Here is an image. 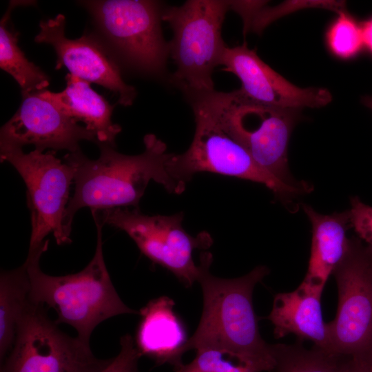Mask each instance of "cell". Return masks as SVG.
Returning <instances> with one entry per match:
<instances>
[{
  "instance_id": "30bf717a",
  "label": "cell",
  "mask_w": 372,
  "mask_h": 372,
  "mask_svg": "<svg viewBox=\"0 0 372 372\" xmlns=\"http://www.w3.org/2000/svg\"><path fill=\"white\" fill-rule=\"evenodd\" d=\"M109 360L96 358L90 344L65 333L44 305L31 301L1 372H96Z\"/></svg>"
},
{
  "instance_id": "d6986e66",
  "label": "cell",
  "mask_w": 372,
  "mask_h": 372,
  "mask_svg": "<svg viewBox=\"0 0 372 372\" xmlns=\"http://www.w3.org/2000/svg\"><path fill=\"white\" fill-rule=\"evenodd\" d=\"M26 267L1 271L0 276V358L11 351L20 323L31 302Z\"/></svg>"
},
{
  "instance_id": "5b68a950",
  "label": "cell",
  "mask_w": 372,
  "mask_h": 372,
  "mask_svg": "<svg viewBox=\"0 0 372 372\" xmlns=\"http://www.w3.org/2000/svg\"><path fill=\"white\" fill-rule=\"evenodd\" d=\"M229 10V1L189 0L163 10L162 21L173 32V81L189 99L215 90L213 72L227 48L221 31Z\"/></svg>"
},
{
  "instance_id": "83f0119b",
  "label": "cell",
  "mask_w": 372,
  "mask_h": 372,
  "mask_svg": "<svg viewBox=\"0 0 372 372\" xmlns=\"http://www.w3.org/2000/svg\"><path fill=\"white\" fill-rule=\"evenodd\" d=\"M362 103L372 110V96H366L362 99Z\"/></svg>"
},
{
  "instance_id": "9c48e42d",
  "label": "cell",
  "mask_w": 372,
  "mask_h": 372,
  "mask_svg": "<svg viewBox=\"0 0 372 372\" xmlns=\"http://www.w3.org/2000/svg\"><path fill=\"white\" fill-rule=\"evenodd\" d=\"M81 3L129 64L146 74H163L169 54V43L163 35V9L158 2L103 0Z\"/></svg>"
},
{
  "instance_id": "d4e9b609",
  "label": "cell",
  "mask_w": 372,
  "mask_h": 372,
  "mask_svg": "<svg viewBox=\"0 0 372 372\" xmlns=\"http://www.w3.org/2000/svg\"><path fill=\"white\" fill-rule=\"evenodd\" d=\"M351 227L359 239L372 249V207L364 203L359 197L351 198L349 210Z\"/></svg>"
},
{
  "instance_id": "8fae6325",
  "label": "cell",
  "mask_w": 372,
  "mask_h": 372,
  "mask_svg": "<svg viewBox=\"0 0 372 372\" xmlns=\"http://www.w3.org/2000/svg\"><path fill=\"white\" fill-rule=\"evenodd\" d=\"M338 304L327 323L330 352L337 356L369 352L372 348V249L350 238L347 253L335 269Z\"/></svg>"
},
{
  "instance_id": "44dd1931",
  "label": "cell",
  "mask_w": 372,
  "mask_h": 372,
  "mask_svg": "<svg viewBox=\"0 0 372 372\" xmlns=\"http://www.w3.org/2000/svg\"><path fill=\"white\" fill-rule=\"evenodd\" d=\"M273 372H338L340 356L318 347L308 349L302 342L272 344Z\"/></svg>"
},
{
  "instance_id": "3957f363",
  "label": "cell",
  "mask_w": 372,
  "mask_h": 372,
  "mask_svg": "<svg viewBox=\"0 0 372 372\" xmlns=\"http://www.w3.org/2000/svg\"><path fill=\"white\" fill-rule=\"evenodd\" d=\"M92 215L96 227V247L92 260L83 270L62 276L43 273L39 260L49 240L28 252L24 262L30 283V300L54 309L57 315L55 322L72 326L77 337L88 344L94 328L103 321L118 315L138 313L121 300L112 282L103 252L104 225L96 214Z\"/></svg>"
},
{
  "instance_id": "f1b7e54d",
  "label": "cell",
  "mask_w": 372,
  "mask_h": 372,
  "mask_svg": "<svg viewBox=\"0 0 372 372\" xmlns=\"http://www.w3.org/2000/svg\"><path fill=\"white\" fill-rule=\"evenodd\" d=\"M370 372H372V348L370 350Z\"/></svg>"
},
{
  "instance_id": "7c38bea8",
  "label": "cell",
  "mask_w": 372,
  "mask_h": 372,
  "mask_svg": "<svg viewBox=\"0 0 372 372\" xmlns=\"http://www.w3.org/2000/svg\"><path fill=\"white\" fill-rule=\"evenodd\" d=\"M22 94V102L13 116L0 131V144L22 147L33 145L34 149H81L83 140L98 144L95 134L62 112L42 90Z\"/></svg>"
},
{
  "instance_id": "cb8c5ba5",
  "label": "cell",
  "mask_w": 372,
  "mask_h": 372,
  "mask_svg": "<svg viewBox=\"0 0 372 372\" xmlns=\"http://www.w3.org/2000/svg\"><path fill=\"white\" fill-rule=\"evenodd\" d=\"M120 345L118 355L110 358L108 363L96 372H141L138 360L142 355L132 336L130 334L123 335Z\"/></svg>"
},
{
  "instance_id": "52a82bcc",
  "label": "cell",
  "mask_w": 372,
  "mask_h": 372,
  "mask_svg": "<svg viewBox=\"0 0 372 372\" xmlns=\"http://www.w3.org/2000/svg\"><path fill=\"white\" fill-rule=\"evenodd\" d=\"M223 123L229 134L265 171L290 185H309L289 172L287 149L299 110L251 101L238 90L216 92Z\"/></svg>"
},
{
  "instance_id": "e0dca14e",
  "label": "cell",
  "mask_w": 372,
  "mask_h": 372,
  "mask_svg": "<svg viewBox=\"0 0 372 372\" xmlns=\"http://www.w3.org/2000/svg\"><path fill=\"white\" fill-rule=\"evenodd\" d=\"M302 206L312 227L311 254L303 281L324 289L349 248L350 238L347 236L351 227L349 210L322 214L309 205Z\"/></svg>"
},
{
  "instance_id": "9a60e30c",
  "label": "cell",
  "mask_w": 372,
  "mask_h": 372,
  "mask_svg": "<svg viewBox=\"0 0 372 372\" xmlns=\"http://www.w3.org/2000/svg\"><path fill=\"white\" fill-rule=\"evenodd\" d=\"M323 289L302 281L292 291L277 293L267 317L273 326L274 337L293 334L298 341H311L314 347L331 353L327 323L321 309Z\"/></svg>"
},
{
  "instance_id": "484cf974",
  "label": "cell",
  "mask_w": 372,
  "mask_h": 372,
  "mask_svg": "<svg viewBox=\"0 0 372 372\" xmlns=\"http://www.w3.org/2000/svg\"><path fill=\"white\" fill-rule=\"evenodd\" d=\"M338 372H370V351L357 355L340 356Z\"/></svg>"
},
{
  "instance_id": "603a6c76",
  "label": "cell",
  "mask_w": 372,
  "mask_h": 372,
  "mask_svg": "<svg viewBox=\"0 0 372 372\" xmlns=\"http://www.w3.org/2000/svg\"><path fill=\"white\" fill-rule=\"evenodd\" d=\"M326 41L331 52L342 59L355 56L364 45L361 27L343 10L327 30Z\"/></svg>"
},
{
  "instance_id": "4316f807",
  "label": "cell",
  "mask_w": 372,
  "mask_h": 372,
  "mask_svg": "<svg viewBox=\"0 0 372 372\" xmlns=\"http://www.w3.org/2000/svg\"><path fill=\"white\" fill-rule=\"evenodd\" d=\"M361 29L363 43L372 53V19L364 21Z\"/></svg>"
},
{
  "instance_id": "277c9868",
  "label": "cell",
  "mask_w": 372,
  "mask_h": 372,
  "mask_svg": "<svg viewBox=\"0 0 372 372\" xmlns=\"http://www.w3.org/2000/svg\"><path fill=\"white\" fill-rule=\"evenodd\" d=\"M195 118V132L189 148L173 153L167 165L169 175L185 187L200 172H211L265 185L285 205L311 190L310 185L285 183L262 169L245 149L226 130L220 116L216 90L189 99Z\"/></svg>"
},
{
  "instance_id": "6da1fadb",
  "label": "cell",
  "mask_w": 372,
  "mask_h": 372,
  "mask_svg": "<svg viewBox=\"0 0 372 372\" xmlns=\"http://www.w3.org/2000/svg\"><path fill=\"white\" fill-rule=\"evenodd\" d=\"M144 151L138 155L118 152L114 147L100 143V156L90 159L81 149L66 154L63 160L74 169V192L66 208L65 226L71 234L74 216L88 207L104 210L138 204L151 180L168 192L181 194L185 189L169 175L167 165L173 153L153 134L144 136Z\"/></svg>"
},
{
  "instance_id": "ba28073f",
  "label": "cell",
  "mask_w": 372,
  "mask_h": 372,
  "mask_svg": "<svg viewBox=\"0 0 372 372\" xmlns=\"http://www.w3.org/2000/svg\"><path fill=\"white\" fill-rule=\"evenodd\" d=\"M103 225L125 231L152 262L172 272L186 287L198 280L199 265L193 259L195 249H207L213 239L207 231L196 236L183 227L184 214L170 216L143 214L139 208L118 207L92 210Z\"/></svg>"
},
{
  "instance_id": "8992f818",
  "label": "cell",
  "mask_w": 372,
  "mask_h": 372,
  "mask_svg": "<svg viewBox=\"0 0 372 372\" xmlns=\"http://www.w3.org/2000/svg\"><path fill=\"white\" fill-rule=\"evenodd\" d=\"M0 159L14 167L27 188L31 221L29 252L44 245L50 234L57 245L70 243L65 214L74 183V167L57 158L54 150L24 153L22 147L6 144H0Z\"/></svg>"
},
{
  "instance_id": "2e32d148",
  "label": "cell",
  "mask_w": 372,
  "mask_h": 372,
  "mask_svg": "<svg viewBox=\"0 0 372 372\" xmlns=\"http://www.w3.org/2000/svg\"><path fill=\"white\" fill-rule=\"evenodd\" d=\"M174 306L172 299L161 296L143 307L135 344L141 355L150 358L156 365L167 363L176 368L183 364L182 349L187 340Z\"/></svg>"
},
{
  "instance_id": "ffe728a7",
  "label": "cell",
  "mask_w": 372,
  "mask_h": 372,
  "mask_svg": "<svg viewBox=\"0 0 372 372\" xmlns=\"http://www.w3.org/2000/svg\"><path fill=\"white\" fill-rule=\"evenodd\" d=\"M21 2H10L0 23V67L10 74L21 89V93L45 90L49 85L48 76L28 61L18 45L19 32L8 27L13 8Z\"/></svg>"
},
{
  "instance_id": "ac0fdd59",
  "label": "cell",
  "mask_w": 372,
  "mask_h": 372,
  "mask_svg": "<svg viewBox=\"0 0 372 372\" xmlns=\"http://www.w3.org/2000/svg\"><path fill=\"white\" fill-rule=\"evenodd\" d=\"M66 87L59 92L43 90V94L76 122H83L93 132L98 144L115 145L121 132L119 125L112 121L114 107L90 87V83L68 73Z\"/></svg>"
},
{
  "instance_id": "7a4b0ae2",
  "label": "cell",
  "mask_w": 372,
  "mask_h": 372,
  "mask_svg": "<svg viewBox=\"0 0 372 372\" xmlns=\"http://www.w3.org/2000/svg\"><path fill=\"white\" fill-rule=\"evenodd\" d=\"M212 255L200 256L197 282L203 293V311L198 325L182 349H216L242 362H261L274 367L272 344L262 338L253 306L256 285L269 273L259 265L236 278H222L210 273Z\"/></svg>"
},
{
  "instance_id": "4fadbf2b",
  "label": "cell",
  "mask_w": 372,
  "mask_h": 372,
  "mask_svg": "<svg viewBox=\"0 0 372 372\" xmlns=\"http://www.w3.org/2000/svg\"><path fill=\"white\" fill-rule=\"evenodd\" d=\"M220 65L241 82L239 92L256 103L300 110L320 107L331 101V92L322 87H299L282 76L251 50L245 42L225 48Z\"/></svg>"
},
{
  "instance_id": "5bb4252c",
  "label": "cell",
  "mask_w": 372,
  "mask_h": 372,
  "mask_svg": "<svg viewBox=\"0 0 372 372\" xmlns=\"http://www.w3.org/2000/svg\"><path fill=\"white\" fill-rule=\"evenodd\" d=\"M65 27V16L59 14L53 19L41 21L40 31L34 38L36 43L53 47L57 58L55 68L64 66L70 74L114 92L119 104L131 105L136 91L124 81L118 66L104 48L90 36L76 39L67 38Z\"/></svg>"
},
{
  "instance_id": "7402d4cb",
  "label": "cell",
  "mask_w": 372,
  "mask_h": 372,
  "mask_svg": "<svg viewBox=\"0 0 372 372\" xmlns=\"http://www.w3.org/2000/svg\"><path fill=\"white\" fill-rule=\"evenodd\" d=\"M273 366L261 362H242L225 351L196 350L194 360L174 368V372H273Z\"/></svg>"
}]
</instances>
